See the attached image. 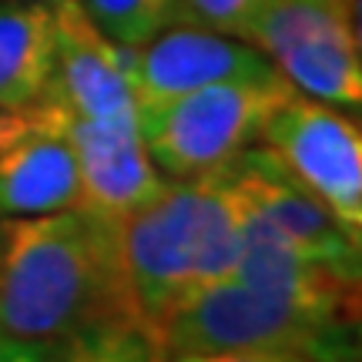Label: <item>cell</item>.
Returning a JSON list of instances; mask_svg holds the SVG:
<instances>
[{"label":"cell","instance_id":"ac0fdd59","mask_svg":"<svg viewBox=\"0 0 362 362\" xmlns=\"http://www.w3.org/2000/svg\"><path fill=\"white\" fill-rule=\"evenodd\" d=\"M40 128H51V117H47V111L40 107V104H34L30 111H4L0 107V148L4 144L17 141V138H24V134H30V131H40ZM57 134V131H54Z\"/></svg>","mask_w":362,"mask_h":362},{"label":"cell","instance_id":"8fae6325","mask_svg":"<svg viewBox=\"0 0 362 362\" xmlns=\"http://www.w3.org/2000/svg\"><path fill=\"white\" fill-rule=\"evenodd\" d=\"M81 181L71 144L40 128L0 148V215H47L78 208Z\"/></svg>","mask_w":362,"mask_h":362},{"label":"cell","instance_id":"6da1fadb","mask_svg":"<svg viewBox=\"0 0 362 362\" xmlns=\"http://www.w3.org/2000/svg\"><path fill=\"white\" fill-rule=\"evenodd\" d=\"M356 322L359 275L302 255L245 208L232 272L171 315L158 352L285 349L319 362H349L356 356Z\"/></svg>","mask_w":362,"mask_h":362},{"label":"cell","instance_id":"d6986e66","mask_svg":"<svg viewBox=\"0 0 362 362\" xmlns=\"http://www.w3.org/2000/svg\"><path fill=\"white\" fill-rule=\"evenodd\" d=\"M27 4H61V0H27Z\"/></svg>","mask_w":362,"mask_h":362},{"label":"cell","instance_id":"5bb4252c","mask_svg":"<svg viewBox=\"0 0 362 362\" xmlns=\"http://www.w3.org/2000/svg\"><path fill=\"white\" fill-rule=\"evenodd\" d=\"M158 349L124 322H101L67 339L61 362H155Z\"/></svg>","mask_w":362,"mask_h":362},{"label":"cell","instance_id":"8992f818","mask_svg":"<svg viewBox=\"0 0 362 362\" xmlns=\"http://www.w3.org/2000/svg\"><path fill=\"white\" fill-rule=\"evenodd\" d=\"M265 148L288 178L315 194L342 232L362 242V134L356 117L339 104L292 90L259 131Z\"/></svg>","mask_w":362,"mask_h":362},{"label":"cell","instance_id":"5b68a950","mask_svg":"<svg viewBox=\"0 0 362 362\" xmlns=\"http://www.w3.org/2000/svg\"><path fill=\"white\" fill-rule=\"evenodd\" d=\"M245 40L296 90L339 107H359L356 0H259Z\"/></svg>","mask_w":362,"mask_h":362},{"label":"cell","instance_id":"7c38bea8","mask_svg":"<svg viewBox=\"0 0 362 362\" xmlns=\"http://www.w3.org/2000/svg\"><path fill=\"white\" fill-rule=\"evenodd\" d=\"M54 71V4H0V107L30 111Z\"/></svg>","mask_w":362,"mask_h":362},{"label":"cell","instance_id":"4fadbf2b","mask_svg":"<svg viewBox=\"0 0 362 362\" xmlns=\"http://www.w3.org/2000/svg\"><path fill=\"white\" fill-rule=\"evenodd\" d=\"M88 21L117 47H138L185 21L181 0H78Z\"/></svg>","mask_w":362,"mask_h":362},{"label":"cell","instance_id":"e0dca14e","mask_svg":"<svg viewBox=\"0 0 362 362\" xmlns=\"http://www.w3.org/2000/svg\"><path fill=\"white\" fill-rule=\"evenodd\" d=\"M64 342L54 339H13L0 336V362H61L64 359Z\"/></svg>","mask_w":362,"mask_h":362},{"label":"cell","instance_id":"52a82bcc","mask_svg":"<svg viewBox=\"0 0 362 362\" xmlns=\"http://www.w3.org/2000/svg\"><path fill=\"white\" fill-rule=\"evenodd\" d=\"M121 54L138 111L205 84L275 74L272 61L255 44L188 21L165 27L138 47H121Z\"/></svg>","mask_w":362,"mask_h":362},{"label":"cell","instance_id":"9a60e30c","mask_svg":"<svg viewBox=\"0 0 362 362\" xmlns=\"http://www.w3.org/2000/svg\"><path fill=\"white\" fill-rule=\"evenodd\" d=\"M181 7L188 24H202L245 40L259 0H181Z\"/></svg>","mask_w":362,"mask_h":362},{"label":"cell","instance_id":"30bf717a","mask_svg":"<svg viewBox=\"0 0 362 362\" xmlns=\"http://www.w3.org/2000/svg\"><path fill=\"white\" fill-rule=\"evenodd\" d=\"M221 171L228 175L242 205L265 221L272 232L282 235L288 245H296L302 255L329 269L359 275V245L342 232V225L315 194H309L275 165V158L265 148L248 144Z\"/></svg>","mask_w":362,"mask_h":362},{"label":"cell","instance_id":"ba28073f","mask_svg":"<svg viewBox=\"0 0 362 362\" xmlns=\"http://www.w3.org/2000/svg\"><path fill=\"white\" fill-rule=\"evenodd\" d=\"M54 131L71 144L78 161V208L104 221H117L165 192V178L141 141L138 121H81L44 104Z\"/></svg>","mask_w":362,"mask_h":362},{"label":"cell","instance_id":"3957f363","mask_svg":"<svg viewBox=\"0 0 362 362\" xmlns=\"http://www.w3.org/2000/svg\"><path fill=\"white\" fill-rule=\"evenodd\" d=\"M117 319L111 221L84 208L0 221V336L64 339Z\"/></svg>","mask_w":362,"mask_h":362},{"label":"cell","instance_id":"277c9868","mask_svg":"<svg viewBox=\"0 0 362 362\" xmlns=\"http://www.w3.org/2000/svg\"><path fill=\"white\" fill-rule=\"evenodd\" d=\"M292 90L296 88L279 71L265 78L218 81L155 107H141L138 131L165 178H198L225 168L259 141L262 124Z\"/></svg>","mask_w":362,"mask_h":362},{"label":"cell","instance_id":"9c48e42d","mask_svg":"<svg viewBox=\"0 0 362 362\" xmlns=\"http://www.w3.org/2000/svg\"><path fill=\"white\" fill-rule=\"evenodd\" d=\"M40 101L81 121H138L124 54L78 0L54 4V71Z\"/></svg>","mask_w":362,"mask_h":362},{"label":"cell","instance_id":"7a4b0ae2","mask_svg":"<svg viewBox=\"0 0 362 362\" xmlns=\"http://www.w3.org/2000/svg\"><path fill=\"white\" fill-rule=\"evenodd\" d=\"M245 208L225 171L168 181L148 205L111 221L117 319L158 349L171 315L228 275Z\"/></svg>","mask_w":362,"mask_h":362},{"label":"cell","instance_id":"2e32d148","mask_svg":"<svg viewBox=\"0 0 362 362\" xmlns=\"http://www.w3.org/2000/svg\"><path fill=\"white\" fill-rule=\"evenodd\" d=\"M155 362H319L305 352L285 349H215V352H158Z\"/></svg>","mask_w":362,"mask_h":362}]
</instances>
